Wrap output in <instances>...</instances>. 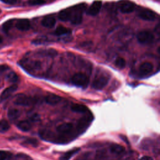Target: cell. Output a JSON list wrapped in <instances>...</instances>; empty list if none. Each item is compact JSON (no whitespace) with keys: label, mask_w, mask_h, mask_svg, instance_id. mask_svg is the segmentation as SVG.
I'll return each instance as SVG.
<instances>
[{"label":"cell","mask_w":160,"mask_h":160,"mask_svg":"<svg viewBox=\"0 0 160 160\" xmlns=\"http://www.w3.org/2000/svg\"><path fill=\"white\" fill-rule=\"evenodd\" d=\"M79 151V148H75L71 151H68L66 153L64 154L59 159V160H69L75 154H76Z\"/></svg>","instance_id":"obj_20"},{"label":"cell","mask_w":160,"mask_h":160,"mask_svg":"<svg viewBox=\"0 0 160 160\" xmlns=\"http://www.w3.org/2000/svg\"><path fill=\"white\" fill-rule=\"evenodd\" d=\"M72 129V124L71 123L66 122L60 124L57 128V131L61 133H66L71 131Z\"/></svg>","instance_id":"obj_16"},{"label":"cell","mask_w":160,"mask_h":160,"mask_svg":"<svg viewBox=\"0 0 160 160\" xmlns=\"http://www.w3.org/2000/svg\"><path fill=\"white\" fill-rule=\"evenodd\" d=\"M9 128L10 125L6 120L2 119L0 121V132H4L7 131Z\"/></svg>","instance_id":"obj_23"},{"label":"cell","mask_w":160,"mask_h":160,"mask_svg":"<svg viewBox=\"0 0 160 160\" xmlns=\"http://www.w3.org/2000/svg\"><path fill=\"white\" fill-rule=\"evenodd\" d=\"M71 81L74 85L78 87L86 88L89 84V78L82 72H78L74 74Z\"/></svg>","instance_id":"obj_2"},{"label":"cell","mask_w":160,"mask_h":160,"mask_svg":"<svg viewBox=\"0 0 160 160\" xmlns=\"http://www.w3.org/2000/svg\"><path fill=\"white\" fill-rule=\"evenodd\" d=\"M30 119L33 121H36L39 120V116L38 114H34L30 117Z\"/></svg>","instance_id":"obj_29"},{"label":"cell","mask_w":160,"mask_h":160,"mask_svg":"<svg viewBox=\"0 0 160 160\" xmlns=\"http://www.w3.org/2000/svg\"><path fill=\"white\" fill-rule=\"evenodd\" d=\"M139 160H153V159L150 156H142Z\"/></svg>","instance_id":"obj_31"},{"label":"cell","mask_w":160,"mask_h":160,"mask_svg":"<svg viewBox=\"0 0 160 160\" xmlns=\"http://www.w3.org/2000/svg\"><path fill=\"white\" fill-rule=\"evenodd\" d=\"M70 33H71V30L70 29L64 27L62 26H59L57 27V28L55 29L52 34L55 36H61L64 35H68V34H69Z\"/></svg>","instance_id":"obj_15"},{"label":"cell","mask_w":160,"mask_h":160,"mask_svg":"<svg viewBox=\"0 0 160 160\" xmlns=\"http://www.w3.org/2000/svg\"><path fill=\"white\" fill-rule=\"evenodd\" d=\"M7 79L9 82H15L18 80V76L14 72H10L7 75Z\"/></svg>","instance_id":"obj_25"},{"label":"cell","mask_w":160,"mask_h":160,"mask_svg":"<svg viewBox=\"0 0 160 160\" xmlns=\"http://www.w3.org/2000/svg\"><path fill=\"white\" fill-rule=\"evenodd\" d=\"M18 89V86L16 84H12L7 88H6L1 93L0 96L1 100H5L8 99L10 96H11Z\"/></svg>","instance_id":"obj_9"},{"label":"cell","mask_w":160,"mask_h":160,"mask_svg":"<svg viewBox=\"0 0 160 160\" xmlns=\"http://www.w3.org/2000/svg\"><path fill=\"white\" fill-rule=\"evenodd\" d=\"M10 153L4 151H0V160H6L9 158Z\"/></svg>","instance_id":"obj_27"},{"label":"cell","mask_w":160,"mask_h":160,"mask_svg":"<svg viewBox=\"0 0 160 160\" xmlns=\"http://www.w3.org/2000/svg\"><path fill=\"white\" fill-rule=\"evenodd\" d=\"M110 150L112 152L116 154H122L125 151V149L123 146L116 144H112L110 148Z\"/></svg>","instance_id":"obj_18"},{"label":"cell","mask_w":160,"mask_h":160,"mask_svg":"<svg viewBox=\"0 0 160 160\" xmlns=\"http://www.w3.org/2000/svg\"><path fill=\"white\" fill-rule=\"evenodd\" d=\"M86 8L84 3L79 4L61 10L58 14V18L62 21H69L72 24H79L82 19V14Z\"/></svg>","instance_id":"obj_1"},{"label":"cell","mask_w":160,"mask_h":160,"mask_svg":"<svg viewBox=\"0 0 160 160\" xmlns=\"http://www.w3.org/2000/svg\"><path fill=\"white\" fill-rule=\"evenodd\" d=\"M45 2V0H29L28 4L31 6H37L44 4Z\"/></svg>","instance_id":"obj_26"},{"label":"cell","mask_w":160,"mask_h":160,"mask_svg":"<svg viewBox=\"0 0 160 160\" xmlns=\"http://www.w3.org/2000/svg\"><path fill=\"white\" fill-rule=\"evenodd\" d=\"M45 100L48 104L55 105L61 101V97L54 94H49L46 97Z\"/></svg>","instance_id":"obj_13"},{"label":"cell","mask_w":160,"mask_h":160,"mask_svg":"<svg viewBox=\"0 0 160 160\" xmlns=\"http://www.w3.org/2000/svg\"><path fill=\"white\" fill-rule=\"evenodd\" d=\"M39 54L46 56L52 57L57 54V52L54 49H42L39 51Z\"/></svg>","instance_id":"obj_21"},{"label":"cell","mask_w":160,"mask_h":160,"mask_svg":"<svg viewBox=\"0 0 160 160\" xmlns=\"http://www.w3.org/2000/svg\"><path fill=\"white\" fill-rule=\"evenodd\" d=\"M153 69V65L149 62H142L139 68V72L142 74H147L150 73Z\"/></svg>","instance_id":"obj_11"},{"label":"cell","mask_w":160,"mask_h":160,"mask_svg":"<svg viewBox=\"0 0 160 160\" xmlns=\"http://www.w3.org/2000/svg\"><path fill=\"white\" fill-rule=\"evenodd\" d=\"M56 22V21L54 18L52 16H46L44 17L42 20L41 21V24L44 27L48 28H51L54 26Z\"/></svg>","instance_id":"obj_12"},{"label":"cell","mask_w":160,"mask_h":160,"mask_svg":"<svg viewBox=\"0 0 160 160\" xmlns=\"http://www.w3.org/2000/svg\"><path fill=\"white\" fill-rule=\"evenodd\" d=\"M15 26L20 31H28L31 27V24L27 19H19L16 22Z\"/></svg>","instance_id":"obj_10"},{"label":"cell","mask_w":160,"mask_h":160,"mask_svg":"<svg viewBox=\"0 0 160 160\" xmlns=\"http://www.w3.org/2000/svg\"><path fill=\"white\" fill-rule=\"evenodd\" d=\"M138 15L141 19L146 21H154L157 17L156 12L148 9H140L138 12Z\"/></svg>","instance_id":"obj_5"},{"label":"cell","mask_w":160,"mask_h":160,"mask_svg":"<svg viewBox=\"0 0 160 160\" xmlns=\"http://www.w3.org/2000/svg\"><path fill=\"white\" fill-rule=\"evenodd\" d=\"M137 39L141 44H150L154 41V36L153 34L150 31H142L138 33Z\"/></svg>","instance_id":"obj_4"},{"label":"cell","mask_w":160,"mask_h":160,"mask_svg":"<svg viewBox=\"0 0 160 160\" xmlns=\"http://www.w3.org/2000/svg\"><path fill=\"white\" fill-rule=\"evenodd\" d=\"M102 6V2L101 1H94L90 7L87 10V14L90 16L97 15L101 10Z\"/></svg>","instance_id":"obj_8"},{"label":"cell","mask_w":160,"mask_h":160,"mask_svg":"<svg viewBox=\"0 0 160 160\" xmlns=\"http://www.w3.org/2000/svg\"><path fill=\"white\" fill-rule=\"evenodd\" d=\"M109 78L105 76H101L96 78L92 82V88L97 90L103 89L108 84Z\"/></svg>","instance_id":"obj_6"},{"label":"cell","mask_w":160,"mask_h":160,"mask_svg":"<svg viewBox=\"0 0 160 160\" xmlns=\"http://www.w3.org/2000/svg\"><path fill=\"white\" fill-rule=\"evenodd\" d=\"M14 21L13 19H9L7 21H6L3 24H2V30L4 32L7 33L8 31L11 29V28L12 27L13 24H14Z\"/></svg>","instance_id":"obj_22"},{"label":"cell","mask_w":160,"mask_h":160,"mask_svg":"<svg viewBox=\"0 0 160 160\" xmlns=\"http://www.w3.org/2000/svg\"><path fill=\"white\" fill-rule=\"evenodd\" d=\"M115 65L119 68H124L126 66V61L121 57H118L115 60Z\"/></svg>","instance_id":"obj_24"},{"label":"cell","mask_w":160,"mask_h":160,"mask_svg":"<svg viewBox=\"0 0 160 160\" xmlns=\"http://www.w3.org/2000/svg\"><path fill=\"white\" fill-rule=\"evenodd\" d=\"M71 110L75 112H86L88 111L86 106L82 104H74L71 107Z\"/></svg>","instance_id":"obj_19"},{"label":"cell","mask_w":160,"mask_h":160,"mask_svg":"<svg viewBox=\"0 0 160 160\" xmlns=\"http://www.w3.org/2000/svg\"><path fill=\"white\" fill-rule=\"evenodd\" d=\"M2 38H1V36H0V44L2 42Z\"/></svg>","instance_id":"obj_32"},{"label":"cell","mask_w":160,"mask_h":160,"mask_svg":"<svg viewBox=\"0 0 160 160\" xmlns=\"http://www.w3.org/2000/svg\"><path fill=\"white\" fill-rule=\"evenodd\" d=\"M21 112L19 110L16 108H11L8 110V116L11 121H15L20 116Z\"/></svg>","instance_id":"obj_17"},{"label":"cell","mask_w":160,"mask_h":160,"mask_svg":"<svg viewBox=\"0 0 160 160\" xmlns=\"http://www.w3.org/2000/svg\"><path fill=\"white\" fill-rule=\"evenodd\" d=\"M25 142L26 143V144H30V145H32V146H36V144H37V141L36 140V139H28L26 141H25Z\"/></svg>","instance_id":"obj_28"},{"label":"cell","mask_w":160,"mask_h":160,"mask_svg":"<svg viewBox=\"0 0 160 160\" xmlns=\"http://www.w3.org/2000/svg\"><path fill=\"white\" fill-rule=\"evenodd\" d=\"M3 2L9 4H14L17 2V0H1Z\"/></svg>","instance_id":"obj_30"},{"label":"cell","mask_w":160,"mask_h":160,"mask_svg":"<svg viewBox=\"0 0 160 160\" xmlns=\"http://www.w3.org/2000/svg\"><path fill=\"white\" fill-rule=\"evenodd\" d=\"M118 6L119 11L124 14L131 13L135 9L136 4L128 0H122L119 1Z\"/></svg>","instance_id":"obj_3"},{"label":"cell","mask_w":160,"mask_h":160,"mask_svg":"<svg viewBox=\"0 0 160 160\" xmlns=\"http://www.w3.org/2000/svg\"><path fill=\"white\" fill-rule=\"evenodd\" d=\"M17 127L21 131L27 132L31 129V124L28 120H22L18 122Z\"/></svg>","instance_id":"obj_14"},{"label":"cell","mask_w":160,"mask_h":160,"mask_svg":"<svg viewBox=\"0 0 160 160\" xmlns=\"http://www.w3.org/2000/svg\"><path fill=\"white\" fill-rule=\"evenodd\" d=\"M34 100L32 98L26 96L24 94L19 95L14 101V103L19 106H29L32 104Z\"/></svg>","instance_id":"obj_7"}]
</instances>
